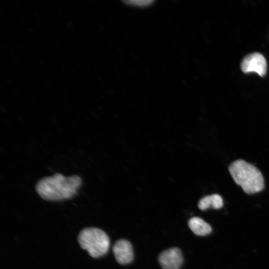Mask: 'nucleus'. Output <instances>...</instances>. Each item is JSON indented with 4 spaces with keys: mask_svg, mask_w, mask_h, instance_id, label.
<instances>
[{
    "mask_svg": "<svg viewBox=\"0 0 269 269\" xmlns=\"http://www.w3.org/2000/svg\"><path fill=\"white\" fill-rule=\"evenodd\" d=\"M82 183V179L78 175L65 177L60 173H56L40 179L36 184L35 189L42 199L58 201L73 197Z\"/></svg>",
    "mask_w": 269,
    "mask_h": 269,
    "instance_id": "obj_1",
    "label": "nucleus"
},
{
    "mask_svg": "<svg viewBox=\"0 0 269 269\" xmlns=\"http://www.w3.org/2000/svg\"><path fill=\"white\" fill-rule=\"evenodd\" d=\"M228 169L235 183L247 194H254L264 189L261 172L253 165L242 159L233 162Z\"/></svg>",
    "mask_w": 269,
    "mask_h": 269,
    "instance_id": "obj_2",
    "label": "nucleus"
},
{
    "mask_svg": "<svg viewBox=\"0 0 269 269\" xmlns=\"http://www.w3.org/2000/svg\"><path fill=\"white\" fill-rule=\"evenodd\" d=\"M80 247L94 258L101 257L107 254L110 242L107 234L100 229L86 228L82 230L77 238Z\"/></svg>",
    "mask_w": 269,
    "mask_h": 269,
    "instance_id": "obj_3",
    "label": "nucleus"
},
{
    "mask_svg": "<svg viewBox=\"0 0 269 269\" xmlns=\"http://www.w3.org/2000/svg\"><path fill=\"white\" fill-rule=\"evenodd\" d=\"M243 72H254L264 76L267 71V62L264 56L258 52H254L246 56L241 63Z\"/></svg>",
    "mask_w": 269,
    "mask_h": 269,
    "instance_id": "obj_4",
    "label": "nucleus"
},
{
    "mask_svg": "<svg viewBox=\"0 0 269 269\" xmlns=\"http://www.w3.org/2000/svg\"><path fill=\"white\" fill-rule=\"evenodd\" d=\"M158 261L163 269H179L183 263V257L180 250L174 247L162 252Z\"/></svg>",
    "mask_w": 269,
    "mask_h": 269,
    "instance_id": "obj_5",
    "label": "nucleus"
},
{
    "mask_svg": "<svg viewBox=\"0 0 269 269\" xmlns=\"http://www.w3.org/2000/svg\"><path fill=\"white\" fill-rule=\"evenodd\" d=\"M113 252L116 261L121 265L129 264L133 260L132 245L126 239L118 240L113 247Z\"/></svg>",
    "mask_w": 269,
    "mask_h": 269,
    "instance_id": "obj_6",
    "label": "nucleus"
},
{
    "mask_svg": "<svg viewBox=\"0 0 269 269\" xmlns=\"http://www.w3.org/2000/svg\"><path fill=\"white\" fill-rule=\"evenodd\" d=\"M188 225L191 230L198 236H205L212 231L211 226L199 217L191 218Z\"/></svg>",
    "mask_w": 269,
    "mask_h": 269,
    "instance_id": "obj_7",
    "label": "nucleus"
},
{
    "mask_svg": "<svg viewBox=\"0 0 269 269\" xmlns=\"http://www.w3.org/2000/svg\"><path fill=\"white\" fill-rule=\"evenodd\" d=\"M223 205L221 196L218 194H213L202 198L199 202L198 206L201 210H205L209 207L218 209Z\"/></svg>",
    "mask_w": 269,
    "mask_h": 269,
    "instance_id": "obj_8",
    "label": "nucleus"
},
{
    "mask_svg": "<svg viewBox=\"0 0 269 269\" xmlns=\"http://www.w3.org/2000/svg\"><path fill=\"white\" fill-rule=\"evenodd\" d=\"M125 2H127L129 4L144 6L150 4L152 2V0H127Z\"/></svg>",
    "mask_w": 269,
    "mask_h": 269,
    "instance_id": "obj_9",
    "label": "nucleus"
}]
</instances>
